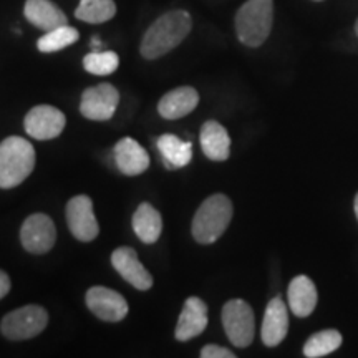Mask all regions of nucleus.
I'll list each match as a JSON object with an SVG mask.
<instances>
[{
	"mask_svg": "<svg viewBox=\"0 0 358 358\" xmlns=\"http://www.w3.org/2000/svg\"><path fill=\"white\" fill-rule=\"evenodd\" d=\"M199 93L192 87H179L166 93L158 103V111L166 120H179L198 106Z\"/></svg>",
	"mask_w": 358,
	"mask_h": 358,
	"instance_id": "dca6fc26",
	"label": "nucleus"
},
{
	"mask_svg": "<svg viewBox=\"0 0 358 358\" xmlns=\"http://www.w3.org/2000/svg\"><path fill=\"white\" fill-rule=\"evenodd\" d=\"M232 208L231 199L224 194H213L199 206L192 219V237L199 244H213L226 232L231 224Z\"/></svg>",
	"mask_w": 358,
	"mask_h": 358,
	"instance_id": "20e7f679",
	"label": "nucleus"
},
{
	"mask_svg": "<svg viewBox=\"0 0 358 358\" xmlns=\"http://www.w3.org/2000/svg\"><path fill=\"white\" fill-rule=\"evenodd\" d=\"M289 332V312L287 306L280 297L272 299L267 303L266 315L262 320V342L266 347H277Z\"/></svg>",
	"mask_w": 358,
	"mask_h": 358,
	"instance_id": "ddd939ff",
	"label": "nucleus"
},
{
	"mask_svg": "<svg viewBox=\"0 0 358 358\" xmlns=\"http://www.w3.org/2000/svg\"><path fill=\"white\" fill-rule=\"evenodd\" d=\"M35 150L20 136L6 138L0 143V187L10 189L22 185L35 168Z\"/></svg>",
	"mask_w": 358,
	"mask_h": 358,
	"instance_id": "f03ea898",
	"label": "nucleus"
},
{
	"mask_svg": "<svg viewBox=\"0 0 358 358\" xmlns=\"http://www.w3.org/2000/svg\"><path fill=\"white\" fill-rule=\"evenodd\" d=\"M57 239L55 224L45 214H32L25 219L20 229V241L25 250L32 254H45L53 248Z\"/></svg>",
	"mask_w": 358,
	"mask_h": 358,
	"instance_id": "9d476101",
	"label": "nucleus"
},
{
	"mask_svg": "<svg viewBox=\"0 0 358 358\" xmlns=\"http://www.w3.org/2000/svg\"><path fill=\"white\" fill-rule=\"evenodd\" d=\"M192 29V19L186 10H173L161 15L146 30L140 52L148 60L166 55L187 37Z\"/></svg>",
	"mask_w": 358,
	"mask_h": 358,
	"instance_id": "f257e3e1",
	"label": "nucleus"
},
{
	"mask_svg": "<svg viewBox=\"0 0 358 358\" xmlns=\"http://www.w3.org/2000/svg\"><path fill=\"white\" fill-rule=\"evenodd\" d=\"M274 24V0H248L236 13V34L245 47H261Z\"/></svg>",
	"mask_w": 358,
	"mask_h": 358,
	"instance_id": "7ed1b4c3",
	"label": "nucleus"
},
{
	"mask_svg": "<svg viewBox=\"0 0 358 358\" xmlns=\"http://www.w3.org/2000/svg\"><path fill=\"white\" fill-rule=\"evenodd\" d=\"M161 156H163L166 168L176 169L185 168L192 158V145L189 141H182L174 134H163L156 141Z\"/></svg>",
	"mask_w": 358,
	"mask_h": 358,
	"instance_id": "412c9836",
	"label": "nucleus"
},
{
	"mask_svg": "<svg viewBox=\"0 0 358 358\" xmlns=\"http://www.w3.org/2000/svg\"><path fill=\"white\" fill-rule=\"evenodd\" d=\"M222 325L234 347L245 348L252 343L256 335V319L254 310L243 299H232L224 306Z\"/></svg>",
	"mask_w": 358,
	"mask_h": 358,
	"instance_id": "39448f33",
	"label": "nucleus"
},
{
	"mask_svg": "<svg viewBox=\"0 0 358 358\" xmlns=\"http://www.w3.org/2000/svg\"><path fill=\"white\" fill-rule=\"evenodd\" d=\"M118 103V90L110 83H101L85 90L80 101V111L85 118L93 122H106L115 115Z\"/></svg>",
	"mask_w": 358,
	"mask_h": 358,
	"instance_id": "0eeeda50",
	"label": "nucleus"
},
{
	"mask_svg": "<svg viewBox=\"0 0 358 358\" xmlns=\"http://www.w3.org/2000/svg\"><path fill=\"white\" fill-rule=\"evenodd\" d=\"M87 306L98 319L105 322H122L128 315V302L123 295L101 285L88 290Z\"/></svg>",
	"mask_w": 358,
	"mask_h": 358,
	"instance_id": "9b49d317",
	"label": "nucleus"
},
{
	"mask_svg": "<svg viewBox=\"0 0 358 358\" xmlns=\"http://www.w3.org/2000/svg\"><path fill=\"white\" fill-rule=\"evenodd\" d=\"M208 327V306L199 297H189L185 302L176 325V340L187 342L198 337Z\"/></svg>",
	"mask_w": 358,
	"mask_h": 358,
	"instance_id": "4468645a",
	"label": "nucleus"
},
{
	"mask_svg": "<svg viewBox=\"0 0 358 358\" xmlns=\"http://www.w3.org/2000/svg\"><path fill=\"white\" fill-rule=\"evenodd\" d=\"M48 325V313L40 306H25L12 310L3 317L2 329L3 337L8 340H27L37 337Z\"/></svg>",
	"mask_w": 358,
	"mask_h": 358,
	"instance_id": "423d86ee",
	"label": "nucleus"
},
{
	"mask_svg": "<svg viewBox=\"0 0 358 358\" xmlns=\"http://www.w3.org/2000/svg\"><path fill=\"white\" fill-rule=\"evenodd\" d=\"M289 307L294 315L308 317L315 310L317 302H319V294H317L315 284L308 279L307 275H297L292 279L289 285Z\"/></svg>",
	"mask_w": 358,
	"mask_h": 358,
	"instance_id": "a211bd4d",
	"label": "nucleus"
},
{
	"mask_svg": "<svg viewBox=\"0 0 358 358\" xmlns=\"http://www.w3.org/2000/svg\"><path fill=\"white\" fill-rule=\"evenodd\" d=\"M313 2H322V0H313Z\"/></svg>",
	"mask_w": 358,
	"mask_h": 358,
	"instance_id": "c756f323",
	"label": "nucleus"
},
{
	"mask_svg": "<svg viewBox=\"0 0 358 358\" xmlns=\"http://www.w3.org/2000/svg\"><path fill=\"white\" fill-rule=\"evenodd\" d=\"M201 357L203 358H236V353L219 345H206L203 350H201Z\"/></svg>",
	"mask_w": 358,
	"mask_h": 358,
	"instance_id": "a878e982",
	"label": "nucleus"
},
{
	"mask_svg": "<svg viewBox=\"0 0 358 358\" xmlns=\"http://www.w3.org/2000/svg\"><path fill=\"white\" fill-rule=\"evenodd\" d=\"M353 209H355V214H357V219H358V192L355 196V206H353Z\"/></svg>",
	"mask_w": 358,
	"mask_h": 358,
	"instance_id": "cd10ccee",
	"label": "nucleus"
},
{
	"mask_svg": "<svg viewBox=\"0 0 358 358\" xmlns=\"http://www.w3.org/2000/svg\"><path fill=\"white\" fill-rule=\"evenodd\" d=\"M343 338L338 330L329 329L313 334L303 345V355L307 358H320L337 350L342 345Z\"/></svg>",
	"mask_w": 358,
	"mask_h": 358,
	"instance_id": "5701e85b",
	"label": "nucleus"
},
{
	"mask_svg": "<svg viewBox=\"0 0 358 358\" xmlns=\"http://www.w3.org/2000/svg\"><path fill=\"white\" fill-rule=\"evenodd\" d=\"M65 115L55 106L38 105L27 113L24 127L27 134L35 140L47 141L60 136L65 128Z\"/></svg>",
	"mask_w": 358,
	"mask_h": 358,
	"instance_id": "6e6552de",
	"label": "nucleus"
},
{
	"mask_svg": "<svg viewBox=\"0 0 358 358\" xmlns=\"http://www.w3.org/2000/svg\"><path fill=\"white\" fill-rule=\"evenodd\" d=\"M116 3L113 0H80L75 17L88 24H103L115 17Z\"/></svg>",
	"mask_w": 358,
	"mask_h": 358,
	"instance_id": "4be33fe9",
	"label": "nucleus"
},
{
	"mask_svg": "<svg viewBox=\"0 0 358 358\" xmlns=\"http://www.w3.org/2000/svg\"><path fill=\"white\" fill-rule=\"evenodd\" d=\"M66 222L70 232L82 243H90L98 236L100 227L93 213V203L88 196L80 194L66 204Z\"/></svg>",
	"mask_w": 358,
	"mask_h": 358,
	"instance_id": "1a4fd4ad",
	"label": "nucleus"
},
{
	"mask_svg": "<svg viewBox=\"0 0 358 358\" xmlns=\"http://www.w3.org/2000/svg\"><path fill=\"white\" fill-rule=\"evenodd\" d=\"M115 163L127 176H140L150 166V155L133 138H123L115 146Z\"/></svg>",
	"mask_w": 358,
	"mask_h": 358,
	"instance_id": "2eb2a0df",
	"label": "nucleus"
},
{
	"mask_svg": "<svg viewBox=\"0 0 358 358\" xmlns=\"http://www.w3.org/2000/svg\"><path fill=\"white\" fill-rule=\"evenodd\" d=\"M111 264L120 275L123 277L128 284L140 290H148L153 285V277L146 271L138 259L136 250L131 248H118L111 254Z\"/></svg>",
	"mask_w": 358,
	"mask_h": 358,
	"instance_id": "f8f14e48",
	"label": "nucleus"
},
{
	"mask_svg": "<svg viewBox=\"0 0 358 358\" xmlns=\"http://www.w3.org/2000/svg\"><path fill=\"white\" fill-rule=\"evenodd\" d=\"M10 292V277L6 272L0 271V299H3Z\"/></svg>",
	"mask_w": 358,
	"mask_h": 358,
	"instance_id": "bb28decb",
	"label": "nucleus"
},
{
	"mask_svg": "<svg viewBox=\"0 0 358 358\" xmlns=\"http://www.w3.org/2000/svg\"><path fill=\"white\" fill-rule=\"evenodd\" d=\"M25 19L45 32L66 25L69 19L50 0H27L24 7Z\"/></svg>",
	"mask_w": 358,
	"mask_h": 358,
	"instance_id": "f3484780",
	"label": "nucleus"
},
{
	"mask_svg": "<svg viewBox=\"0 0 358 358\" xmlns=\"http://www.w3.org/2000/svg\"><path fill=\"white\" fill-rule=\"evenodd\" d=\"M133 229L136 232V236L140 237L141 243L155 244L159 239L161 231H163L161 214L151 204H140L133 216Z\"/></svg>",
	"mask_w": 358,
	"mask_h": 358,
	"instance_id": "aec40b11",
	"label": "nucleus"
},
{
	"mask_svg": "<svg viewBox=\"0 0 358 358\" xmlns=\"http://www.w3.org/2000/svg\"><path fill=\"white\" fill-rule=\"evenodd\" d=\"M355 34H357V37H358V19L355 22Z\"/></svg>",
	"mask_w": 358,
	"mask_h": 358,
	"instance_id": "c85d7f7f",
	"label": "nucleus"
},
{
	"mask_svg": "<svg viewBox=\"0 0 358 358\" xmlns=\"http://www.w3.org/2000/svg\"><path fill=\"white\" fill-rule=\"evenodd\" d=\"M201 148L213 161H226L231 153V138L226 128L217 122H206L201 128Z\"/></svg>",
	"mask_w": 358,
	"mask_h": 358,
	"instance_id": "6ab92c4d",
	"label": "nucleus"
},
{
	"mask_svg": "<svg viewBox=\"0 0 358 358\" xmlns=\"http://www.w3.org/2000/svg\"><path fill=\"white\" fill-rule=\"evenodd\" d=\"M80 38V34L77 29L70 27L69 24L57 27V29L50 30L38 38L37 47L40 52L43 53H53L58 50H64V48L73 45Z\"/></svg>",
	"mask_w": 358,
	"mask_h": 358,
	"instance_id": "b1692460",
	"label": "nucleus"
},
{
	"mask_svg": "<svg viewBox=\"0 0 358 358\" xmlns=\"http://www.w3.org/2000/svg\"><path fill=\"white\" fill-rule=\"evenodd\" d=\"M120 65V58L115 52H101L95 50L88 53L87 57L83 58V66L88 73L93 75H110L116 71Z\"/></svg>",
	"mask_w": 358,
	"mask_h": 358,
	"instance_id": "393cba45",
	"label": "nucleus"
}]
</instances>
